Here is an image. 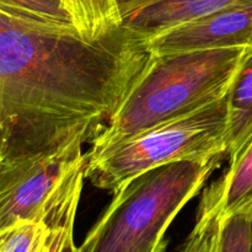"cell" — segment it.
<instances>
[{
    "instance_id": "6da1fadb",
    "label": "cell",
    "mask_w": 252,
    "mask_h": 252,
    "mask_svg": "<svg viewBox=\"0 0 252 252\" xmlns=\"http://www.w3.org/2000/svg\"><path fill=\"white\" fill-rule=\"evenodd\" d=\"M152 57L122 26L95 42L6 15L0 27V157L93 142Z\"/></svg>"
},
{
    "instance_id": "7a4b0ae2",
    "label": "cell",
    "mask_w": 252,
    "mask_h": 252,
    "mask_svg": "<svg viewBox=\"0 0 252 252\" xmlns=\"http://www.w3.org/2000/svg\"><path fill=\"white\" fill-rule=\"evenodd\" d=\"M251 51L233 47L152 53L127 97L91 142L86 164L133 135L225 98Z\"/></svg>"
},
{
    "instance_id": "3957f363",
    "label": "cell",
    "mask_w": 252,
    "mask_h": 252,
    "mask_svg": "<svg viewBox=\"0 0 252 252\" xmlns=\"http://www.w3.org/2000/svg\"><path fill=\"white\" fill-rule=\"evenodd\" d=\"M223 159L174 162L130 181L113 194L79 252H153Z\"/></svg>"
},
{
    "instance_id": "277c9868",
    "label": "cell",
    "mask_w": 252,
    "mask_h": 252,
    "mask_svg": "<svg viewBox=\"0 0 252 252\" xmlns=\"http://www.w3.org/2000/svg\"><path fill=\"white\" fill-rule=\"evenodd\" d=\"M225 98L128 138L85 167V179L113 194L158 167L225 157Z\"/></svg>"
},
{
    "instance_id": "5b68a950",
    "label": "cell",
    "mask_w": 252,
    "mask_h": 252,
    "mask_svg": "<svg viewBox=\"0 0 252 252\" xmlns=\"http://www.w3.org/2000/svg\"><path fill=\"white\" fill-rule=\"evenodd\" d=\"M83 144L52 153L0 157V231L20 221H44L83 189Z\"/></svg>"
},
{
    "instance_id": "8992f818",
    "label": "cell",
    "mask_w": 252,
    "mask_h": 252,
    "mask_svg": "<svg viewBox=\"0 0 252 252\" xmlns=\"http://www.w3.org/2000/svg\"><path fill=\"white\" fill-rule=\"evenodd\" d=\"M155 56L207 48L252 49V1L171 27L148 38Z\"/></svg>"
},
{
    "instance_id": "52a82bcc",
    "label": "cell",
    "mask_w": 252,
    "mask_h": 252,
    "mask_svg": "<svg viewBox=\"0 0 252 252\" xmlns=\"http://www.w3.org/2000/svg\"><path fill=\"white\" fill-rule=\"evenodd\" d=\"M252 0H121L123 26L150 38L171 27Z\"/></svg>"
},
{
    "instance_id": "ba28073f",
    "label": "cell",
    "mask_w": 252,
    "mask_h": 252,
    "mask_svg": "<svg viewBox=\"0 0 252 252\" xmlns=\"http://www.w3.org/2000/svg\"><path fill=\"white\" fill-rule=\"evenodd\" d=\"M252 204L233 213L197 218L179 252H251Z\"/></svg>"
},
{
    "instance_id": "9c48e42d",
    "label": "cell",
    "mask_w": 252,
    "mask_h": 252,
    "mask_svg": "<svg viewBox=\"0 0 252 252\" xmlns=\"http://www.w3.org/2000/svg\"><path fill=\"white\" fill-rule=\"evenodd\" d=\"M252 204V143L228 170L203 191L197 218L233 213Z\"/></svg>"
},
{
    "instance_id": "30bf717a",
    "label": "cell",
    "mask_w": 252,
    "mask_h": 252,
    "mask_svg": "<svg viewBox=\"0 0 252 252\" xmlns=\"http://www.w3.org/2000/svg\"><path fill=\"white\" fill-rule=\"evenodd\" d=\"M225 102L224 142L230 165L238 161L252 143V51L231 84Z\"/></svg>"
},
{
    "instance_id": "8fae6325",
    "label": "cell",
    "mask_w": 252,
    "mask_h": 252,
    "mask_svg": "<svg viewBox=\"0 0 252 252\" xmlns=\"http://www.w3.org/2000/svg\"><path fill=\"white\" fill-rule=\"evenodd\" d=\"M80 38L95 42L123 26L121 0H62Z\"/></svg>"
},
{
    "instance_id": "7c38bea8",
    "label": "cell",
    "mask_w": 252,
    "mask_h": 252,
    "mask_svg": "<svg viewBox=\"0 0 252 252\" xmlns=\"http://www.w3.org/2000/svg\"><path fill=\"white\" fill-rule=\"evenodd\" d=\"M0 9L30 24L76 33L62 0H0Z\"/></svg>"
},
{
    "instance_id": "4fadbf2b",
    "label": "cell",
    "mask_w": 252,
    "mask_h": 252,
    "mask_svg": "<svg viewBox=\"0 0 252 252\" xmlns=\"http://www.w3.org/2000/svg\"><path fill=\"white\" fill-rule=\"evenodd\" d=\"M49 233L44 221H20L0 231V252H44Z\"/></svg>"
},
{
    "instance_id": "5bb4252c",
    "label": "cell",
    "mask_w": 252,
    "mask_h": 252,
    "mask_svg": "<svg viewBox=\"0 0 252 252\" xmlns=\"http://www.w3.org/2000/svg\"><path fill=\"white\" fill-rule=\"evenodd\" d=\"M78 206L79 202L70 204L69 207H66L65 211L63 209L51 219V221L48 223L51 233H49L44 252H61L68 235L73 233Z\"/></svg>"
},
{
    "instance_id": "9a60e30c",
    "label": "cell",
    "mask_w": 252,
    "mask_h": 252,
    "mask_svg": "<svg viewBox=\"0 0 252 252\" xmlns=\"http://www.w3.org/2000/svg\"><path fill=\"white\" fill-rule=\"evenodd\" d=\"M61 252H79V248H76V245L74 244L73 233H70L68 235V238H66L65 243H64Z\"/></svg>"
},
{
    "instance_id": "2e32d148",
    "label": "cell",
    "mask_w": 252,
    "mask_h": 252,
    "mask_svg": "<svg viewBox=\"0 0 252 252\" xmlns=\"http://www.w3.org/2000/svg\"><path fill=\"white\" fill-rule=\"evenodd\" d=\"M166 249H167V240L166 239H164V240H162L161 243H160L159 245L153 250V252H166Z\"/></svg>"
},
{
    "instance_id": "e0dca14e",
    "label": "cell",
    "mask_w": 252,
    "mask_h": 252,
    "mask_svg": "<svg viewBox=\"0 0 252 252\" xmlns=\"http://www.w3.org/2000/svg\"><path fill=\"white\" fill-rule=\"evenodd\" d=\"M6 15H11V14H9V12L5 11V10L0 9V27H1V25H2V22H4V20H5V17H6Z\"/></svg>"
},
{
    "instance_id": "ac0fdd59",
    "label": "cell",
    "mask_w": 252,
    "mask_h": 252,
    "mask_svg": "<svg viewBox=\"0 0 252 252\" xmlns=\"http://www.w3.org/2000/svg\"><path fill=\"white\" fill-rule=\"evenodd\" d=\"M251 252H252V244H251Z\"/></svg>"
},
{
    "instance_id": "d6986e66",
    "label": "cell",
    "mask_w": 252,
    "mask_h": 252,
    "mask_svg": "<svg viewBox=\"0 0 252 252\" xmlns=\"http://www.w3.org/2000/svg\"><path fill=\"white\" fill-rule=\"evenodd\" d=\"M0 130H1V129H0Z\"/></svg>"
}]
</instances>
